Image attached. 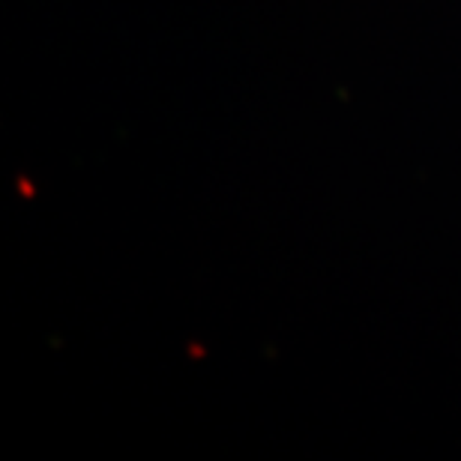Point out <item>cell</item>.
I'll return each mask as SVG.
<instances>
[]
</instances>
